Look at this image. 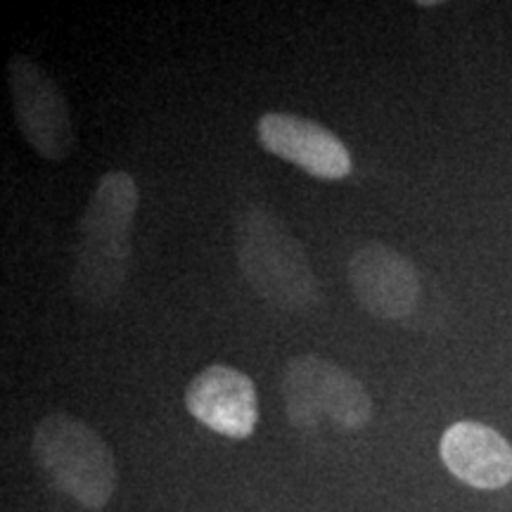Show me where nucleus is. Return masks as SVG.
Listing matches in <instances>:
<instances>
[{"mask_svg":"<svg viewBox=\"0 0 512 512\" xmlns=\"http://www.w3.org/2000/svg\"><path fill=\"white\" fill-rule=\"evenodd\" d=\"M138 204V185L126 171H110L95 185L83 211L72 264V292L83 304L110 309L126 294Z\"/></svg>","mask_w":512,"mask_h":512,"instance_id":"nucleus-1","label":"nucleus"},{"mask_svg":"<svg viewBox=\"0 0 512 512\" xmlns=\"http://www.w3.org/2000/svg\"><path fill=\"white\" fill-rule=\"evenodd\" d=\"M235 254L249 287L275 309L311 311L320 285L302 242L266 207H245L235 219Z\"/></svg>","mask_w":512,"mask_h":512,"instance_id":"nucleus-2","label":"nucleus"},{"mask_svg":"<svg viewBox=\"0 0 512 512\" xmlns=\"http://www.w3.org/2000/svg\"><path fill=\"white\" fill-rule=\"evenodd\" d=\"M34 458L57 491L88 510H102L117 489L112 448L91 425L69 413H53L36 425Z\"/></svg>","mask_w":512,"mask_h":512,"instance_id":"nucleus-3","label":"nucleus"},{"mask_svg":"<svg viewBox=\"0 0 512 512\" xmlns=\"http://www.w3.org/2000/svg\"><path fill=\"white\" fill-rule=\"evenodd\" d=\"M285 413L292 427L311 434L323 418L339 430L358 432L373 420V401L356 375L316 354L287 361L283 370Z\"/></svg>","mask_w":512,"mask_h":512,"instance_id":"nucleus-4","label":"nucleus"},{"mask_svg":"<svg viewBox=\"0 0 512 512\" xmlns=\"http://www.w3.org/2000/svg\"><path fill=\"white\" fill-rule=\"evenodd\" d=\"M8 81L17 126L36 155L48 162L72 157L76 136L60 83L27 55L8 62Z\"/></svg>","mask_w":512,"mask_h":512,"instance_id":"nucleus-5","label":"nucleus"},{"mask_svg":"<svg viewBox=\"0 0 512 512\" xmlns=\"http://www.w3.org/2000/svg\"><path fill=\"white\" fill-rule=\"evenodd\" d=\"M349 285L370 316L403 320L420 302V273L408 256L384 242H370L349 259Z\"/></svg>","mask_w":512,"mask_h":512,"instance_id":"nucleus-6","label":"nucleus"},{"mask_svg":"<svg viewBox=\"0 0 512 512\" xmlns=\"http://www.w3.org/2000/svg\"><path fill=\"white\" fill-rule=\"evenodd\" d=\"M256 136L266 152L320 181H342L354 171L347 145L318 121L299 114L266 112L256 121Z\"/></svg>","mask_w":512,"mask_h":512,"instance_id":"nucleus-7","label":"nucleus"},{"mask_svg":"<svg viewBox=\"0 0 512 512\" xmlns=\"http://www.w3.org/2000/svg\"><path fill=\"white\" fill-rule=\"evenodd\" d=\"M185 408L211 432L247 439L259 422V394L252 377L230 366H209L185 389Z\"/></svg>","mask_w":512,"mask_h":512,"instance_id":"nucleus-8","label":"nucleus"},{"mask_svg":"<svg viewBox=\"0 0 512 512\" xmlns=\"http://www.w3.org/2000/svg\"><path fill=\"white\" fill-rule=\"evenodd\" d=\"M439 453L448 472L467 486L494 491L512 482L510 441L482 422L465 420L448 427Z\"/></svg>","mask_w":512,"mask_h":512,"instance_id":"nucleus-9","label":"nucleus"}]
</instances>
